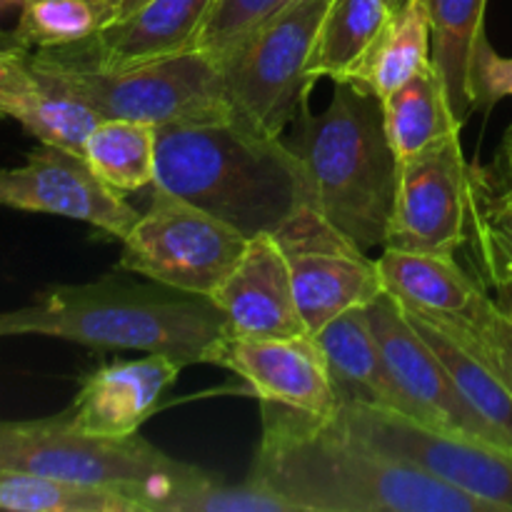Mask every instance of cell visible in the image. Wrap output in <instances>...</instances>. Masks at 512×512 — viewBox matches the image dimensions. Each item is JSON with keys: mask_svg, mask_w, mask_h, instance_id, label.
Segmentation results:
<instances>
[{"mask_svg": "<svg viewBox=\"0 0 512 512\" xmlns=\"http://www.w3.org/2000/svg\"><path fill=\"white\" fill-rule=\"evenodd\" d=\"M83 158L118 195L138 193L155 183L158 128L125 118H103L88 135Z\"/></svg>", "mask_w": 512, "mask_h": 512, "instance_id": "obj_25", "label": "cell"}, {"mask_svg": "<svg viewBox=\"0 0 512 512\" xmlns=\"http://www.w3.org/2000/svg\"><path fill=\"white\" fill-rule=\"evenodd\" d=\"M470 195L473 165L465 160L460 133L403 160L383 248L458 255L470 238Z\"/></svg>", "mask_w": 512, "mask_h": 512, "instance_id": "obj_10", "label": "cell"}, {"mask_svg": "<svg viewBox=\"0 0 512 512\" xmlns=\"http://www.w3.org/2000/svg\"><path fill=\"white\" fill-rule=\"evenodd\" d=\"M215 0H148L80 43L63 45L78 63L100 73L140 68L193 50Z\"/></svg>", "mask_w": 512, "mask_h": 512, "instance_id": "obj_17", "label": "cell"}, {"mask_svg": "<svg viewBox=\"0 0 512 512\" xmlns=\"http://www.w3.org/2000/svg\"><path fill=\"white\" fill-rule=\"evenodd\" d=\"M365 310L383 355L385 373L398 400V413L420 420L430 428L483 440L448 370L410 323L403 305L388 290H383L378 298L365 305Z\"/></svg>", "mask_w": 512, "mask_h": 512, "instance_id": "obj_13", "label": "cell"}, {"mask_svg": "<svg viewBox=\"0 0 512 512\" xmlns=\"http://www.w3.org/2000/svg\"><path fill=\"white\" fill-rule=\"evenodd\" d=\"M210 365L230 370L265 403L285 405L315 418L338 408L323 350L313 335L295 338H238L223 335L208 355Z\"/></svg>", "mask_w": 512, "mask_h": 512, "instance_id": "obj_14", "label": "cell"}, {"mask_svg": "<svg viewBox=\"0 0 512 512\" xmlns=\"http://www.w3.org/2000/svg\"><path fill=\"white\" fill-rule=\"evenodd\" d=\"M490 290L495 295H490L485 310L470 328H453L440 320L435 323L453 330L475 353L483 355L512 390V285H500V288Z\"/></svg>", "mask_w": 512, "mask_h": 512, "instance_id": "obj_32", "label": "cell"}, {"mask_svg": "<svg viewBox=\"0 0 512 512\" xmlns=\"http://www.w3.org/2000/svg\"><path fill=\"white\" fill-rule=\"evenodd\" d=\"M433 28L425 0H403L373 40L365 58L345 83H353L380 100L430 63Z\"/></svg>", "mask_w": 512, "mask_h": 512, "instance_id": "obj_21", "label": "cell"}, {"mask_svg": "<svg viewBox=\"0 0 512 512\" xmlns=\"http://www.w3.org/2000/svg\"><path fill=\"white\" fill-rule=\"evenodd\" d=\"M45 335L98 350L173 355L183 365L208 363L210 350L228 335L225 315L203 295L155 280L120 275L80 285H53L25 308L0 315V338Z\"/></svg>", "mask_w": 512, "mask_h": 512, "instance_id": "obj_3", "label": "cell"}, {"mask_svg": "<svg viewBox=\"0 0 512 512\" xmlns=\"http://www.w3.org/2000/svg\"><path fill=\"white\" fill-rule=\"evenodd\" d=\"M293 0H215L195 38L193 50L223 68L268 20Z\"/></svg>", "mask_w": 512, "mask_h": 512, "instance_id": "obj_31", "label": "cell"}, {"mask_svg": "<svg viewBox=\"0 0 512 512\" xmlns=\"http://www.w3.org/2000/svg\"><path fill=\"white\" fill-rule=\"evenodd\" d=\"M383 118L385 133L400 163L418 155L428 145L463 130V123L450 103L443 75L433 60L400 88L385 95Z\"/></svg>", "mask_w": 512, "mask_h": 512, "instance_id": "obj_22", "label": "cell"}, {"mask_svg": "<svg viewBox=\"0 0 512 512\" xmlns=\"http://www.w3.org/2000/svg\"><path fill=\"white\" fill-rule=\"evenodd\" d=\"M503 145H512V125L508 128V133H505V143Z\"/></svg>", "mask_w": 512, "mask_h": 512, "instance_id": "obj_38", "label": "cell"}, {"mask_svg": "<svg viewBox=\"0 0 512 512\" xmlns=\"http://www.w3.org/2000/svg\"><path fill=\"white\" fill-rule=\"evenodd\" d=\"M405 313L445 365L480 438L512 450V390L505 385V380L495 373V368L483 355L475 353L453 330L425 315L410 313V310Z\"/></svg>", "mask_w": 512, "mask_h": 512, "instance_id": "obj_19", "label": "cell"}, {"mask_svg": "<svg viewBox=\"0 0 512 512\" xmlns=\"http://www.w3.org/2000/svg\"><path fill=\"white\" fill-rule=\"evenodd\" d=\"M388 3L393 5V8H395V5H400V3H403V0H388Z\"/></svg>", "mask_w": 512, "mask_h": 512, "instance_id": "obj_39", "label": "cell"}, {"mask_svg": "<svg viewBox=\"0 0 512 512\" xmlns=\"http://www.w3.org/2000/svg\"><path fill=\"white\" fill-rule=\"evenodd\" d=\"M243 235L275 233L310 205L298 155L240 118L158 128L155 183ZM313 208V205H310Z\"/></svg>", "mask_w": 512, "mask_h": 512, "instance_id": "obj_2", "label": "cell"}, {"mask_svg": "<svg viewBox=\"0 0 512 512\" xmlns=\"http://www.w3.org/2000/svg\"><path fill=\"white\" fill-rule=\"evenodd\" d=\"M20 5H23V0H0V13H8V10L20 8Z\"/></svg>", "mask_w": 512, "mask_h": 512, "instance_id": "obj_37", "label": "cell"}, {"mask_svg": "<svg viewBox=\"0 0 512 512\" xmlns=\"http://www.w3.org/2000/svg\"><path fill=\"white\" fill-rule=\"evenodd\" d=\"M10 118L18 120L40 143L83 155L85 140L100 123L98 110L75 98L60 80L30 60V90Z\"/></svg>", "mask_w": 512, "mask_h": 512, "instance_id": "obj_26", "label": "cell"}, {"mask_svg": "<svg viewBox=\"0 0 512 512\" xmlns=\"http://www.w3.org/2000/svg\"><path fill=\"white\" fill-rule=\"evenodd\" d=\"M383 288L410 313L470 328L488 305V288L458 263V255L383 248L378 258Z\"/></svg>", "mask_w": 512, "mask_h": 512, "instance_id": "obj_18", "label": "cell"}, {"mask_svg": "<svg viewBox=\"0 0 512 512\" xmlns=\"http://www.w3.org/2000/svg\"><path fill=\"white\" fill-rule=\"evenodd\" d=\"M30 48L15 30H0V120L10 118L30 90Z\"/></svg>", "mask_w": 512, "mask_h": 512, "instance_id": "obj_34", "label": "cell"}, {"mask_svg": "<svg viewBox=\"0 0 512 512\" xmlns=\"http://www.w3.org/2000/svg\"><path fill=\"white\" fill-rule=\"evenodd\" d=\"M0 510L15 512H140L138 503L103 485L68 483L35 473L0 470Z\"/></svg>", "mask_w": 512, "mask_h": 512, "instance_id": "obj_28", "label": "cell"}, {"mask_svg": "<svg viewBox=\"0 0 512 512\" xmlns=\"http://www.w3.org/2000/svg\"><path fill=\"white\" fill-rule=\"evenodd\" d=\"M103 25L95 0H23L15 33L30 48H58L88 40Z\"/></svg>", "mask_w": 512, "mask_h": 512, "instance_id": "obj_29", "label": "cell"}, {"mask_svg": "<svg viewBox=\"0 0 512 512\" xmlns=\"http://www.w3.org/2000/svg\"><path fill=\"white\" fill-rule=\"evenodd\" d=\"M473 98L475 110L490 113L500 100L512 98V58L495 53L488 35H483L473 60Z\"/></svg>", "mask_w": 512, "mask_h": 512, "instance_id": "obj_33", "label": "cell"}, {"mask_svg": "<svg viewBox=\"0 0 512 512\" xmlns=\"http://www.w3.org/2000/svg\"><path fill=\"white\" fill-rule=\"evenodd\" d=\"M160 512H298V508L250 475L243 483L228 485L203 470L193 480L180 485L165 500Z\"/></svg>", "mask_w": 512, "mask_h": 512, "instance_id": "obj_30", "label": "cell"}, {"mask_svg": "<svg viewBox=\"0 0 512 512\" xmlns=\"http://www.w3.org/2000/svg\"><path fill=\"white\" fill-rule=\"evenodd\" d=\"M183 368L180 360L165 353L113 360L80 380L78 393L65 413L73 428L93 438H135Z\"/></svg>", "mask_w": 512, "mask_h": 512, "instance_id": "obj_16", "label": "cell"}, {"mask_svg": "<svg viewBox=\"0 0 512 512\" xmlns=\"http://www.w3.org/2000/svg\"><path fill=\"white\" fill-rule=\"evenodd\" d=\"M290 148L303 165L310 205L365 253L383 248L400 178L383 100L353 83H335L323 113H300Z\"/></svg>", "mask_w": 512, "mask_h": 512, "instance_id": "obj_4", "label": "cell"}, {"mask_svg": "<svg viewBox=\"0 0 512 512\" xmlns=\"http://www.w3.org/2000/svg\"><path fill=\"white\" fill-rule=\"evenodd\" d=\"M38 68L53 75L100 118H125L155 125H203L233 118L225 75L208 55L190 50L120 73H100L78 63L63 45L33 48Z\"/></svg>", "mask_w": 512, "mask_h": 512, "instance_id": "obj_6", "label": "cell"}, {"mask_svg": "<svg viewBox=\"0 0 512 512\" xmlns=\"http://www.w3.org/2000/svg\"><path fill=\"white\" fill-rule=\"evenodd\" d=\"M275 235L288 258L295 303L310 335L345 310L365 308L385 290L378 260H370L310 205Z\"/></svg>", "mask_w": 512, "mask_h": 512, "instance_id": "obj_11", "label": "cell"}, {"mask_svg": "<svg viewBox=\"0 0 512 512\" xmlns=\"http://www.w3.org/2000/svg\"><path fill=\"white\" fill-rule=\"evenodd\" d=\"M225 315L228 335L238 338H295L310 335L295 303L285 250L275 233L250 235L228 278L210 295Z\"/></svg>", "mask_w": 512, "mask_h": 512, "instance_id": "obj_15", "label": "cell"}, {"mask_svg": "<svg viewBox=\"0 0 512 512\" xmlns=\"http://www.w3.org/2000/svg\"><path fill=\"white\" fill-rule=\"evenodd\" d=\"M330 0H293L223 65L235 118L283 138L308 108V60Z\"/></svg>", "mask_w": 512, "mask_h": 512, "instance_id": "obj_8", "label": "cell"}, {"mask_svg": "<svg viewBox=\"0 0 512 512\" xmlns=\"http://www.w3.org/2000/svg\"><path fill=\"white\" fill-rule=\"evenodd\" d=\"M323 350L330 380L340 403L383 405L398 410L393 385L385 373L368 310L350 308L313 335Z\"/></svg>", "mask_w": 512, "mask_h": 512, "instance_id": "obj_20", "label": "cell"}, {"mask_svg": "<svg viewBox=\"0 0 512 512\" xmlns=\"http://www.w3.org/2000/svg\"><path fill=\"white\" fill-rule=\"evenodd\" d=\"M433 28L430 60L438 65L460 123L475 113L473 60L485 35L488 0H425Z\"/></svg>", "mask_w": 512, "mask_h": 512, "instance_id": "obj_23", "label": "cell"}, {"mask_svg": "<svg viewBox=\"0 0 512 512\" xmlns=\"http://www.w3.org/2000/svg\"><path fill=\"white\" fill-rule=\"evenodd\" d=\"M143 3H148V0H95L100 15H103L105 25H110V23H115V20L125 18V15H130L133 10H138ZM105 25H103V28H105Z\"/></svg>", "mask_w": 512, "mask_h": 512, "instance_id": "obj_35", "label": "cell"}, {"mask_svg": "<svg viewBox=\"0 0 512 512\" xmlns=\"http://www.w3.org/2000/svg\"><path fill=\"white\" fill-rule=\"evenodd\" d=\"M495 173L512 190V145H503V150H500V170H495Z\"/></svg>", "mask_w": 512, "mask_h": 512, "instance_id": "obj_36", "label": "cell"}, {"mask_svg": "<svg viewBox=\"0 0 512 512\" xmlns=\"http://www.w3.org/2000/svg\"><path fill=\"white\" fill-rule=\"evenodd\" d=\"M330 423L395 460L512 512V450L470 435L430 428L393 408L340 403Z\"/></svg>", "mask_w": 512, "mask_h": 512, "instance_id": "obj_9", "label": "cell"}, {"mask_svg": "<svg viewBox=\"0 0 512 512\" xmlns=\"http://www.w3.org/2000/svg\"><path fill=\"white\" fill-rule=\"evenodd\" d=\"M0 208L80 220L118 240L140 218L123 195L95 175L83 155L48 143L30 150L23 165L0 168Z\"/></svg>", "mask_w": 512, "mask_h": 512, "instance_id": "obj_12", "label": "cell"}, {"mask_svg": "<svg viewBox=\"0 0 512 512\" xmlns=\"http://www.w3.org/2000/svg\"><path fill=\"white\" fill-rule=\"evenodd\" d=\"M0 470L120 490L140 512H160L180 485L203 473L140 435L108 440L80 433L65 410L50 418L0 420Z\"/></svg>", "mask_w": 512, "mask_h": 512, "instance_id": "obj_5", "label": "cell"}, {"mask_svg": "<svg viewBox=\"0 0 512 512\" xmlns=\"http://www.w3.org/2000/svg\"><path fill=\"white\" fill-rule=\"evenodd\" d=\"M390 13L393 5L388 0H330L308 60L310 80L318 83L320 78H330L333 83H345L388 23Z\"/></svg>", "mask_w": 512, "mask_h": 512, "instance_id": "obj_24", "label": "cell"}, {"mask_svg": "<svg viewBox=\"0 0 512 512\" xmlns=\"http://www.w3.org/2000/svg\"><path fill=\"white\" fill-rule=\"evenodd\" d=\"M118 268L210 298L243 255L248 235L180 195L150 185V203L120 240Z\"/></svg>", "mask_w": 512, "mask_h": 512, "instance_id": "obj_7", "label": "cell"}, {"mask_svg": "<svg viewBox=\"0 0 512 512\" xmlns=\"http://www.w3.org/2000/svg\"><path fill=\"white\" fill-rule=\"evenodd\" d=\"M250 478L298 512H500L495 505L395 460L330 423L260 400Z\"/></svg>", "mask_w": 512, "mask_h": 512, "instance_id": "obj_1", "label": "cell"}, {"mask_svg": "<svg viewBox=\"0 0 512 512\" xmlns=\"http://www.w3.org/2000/svg\"><path fill=\"white\" fill-rule=\"evenodd\" d=\"M468 243L485 288L512 285V190L495 170L473 168Z\"/></svg>", "mask_w": 512, "mask_h": 512, "instance_id": "obj_27", "label": "cell"}]
</instances>
